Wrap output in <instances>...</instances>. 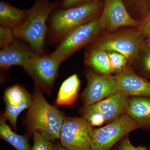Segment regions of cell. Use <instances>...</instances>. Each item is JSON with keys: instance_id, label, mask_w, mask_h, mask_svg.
I'll use <instances>...</instances> for the list:
<instances>
[{"instance_id": "1", "label": "cell", "mask_w": 150, "mask_h": 150, "mask_svg": "<svg viewBox=\"0 0 150 150\" xmlns=\"http://www.w3.org/2000/svg\"><path fill=\"white\" fill-rule=\"evenodd\" d=\"M62 1L35 0L33 6L28 9L24 22L13 30L15 37L27 42L37 54H44L45 39L48 30L46 23Z\"/></svg>"}, {"instance_id": "2", "label": "cell", "mask_w": 150, "mask_h": 150, "mask_svg": "<svg viewBox=\"0 0 150 150\" xmlns=\"http://www.w3.org/2000/svg\"><path fill=\"white\" fill-rule=\"evenodd\" d=\"M27 117L28 125L33 132H38L51 142L60 139L64 116L62 111L47 102L38 89L32 96Z\"/></svg>"}, {"instance_id": "3", "label": "cell", "mask_w": 150, "mask_h": 150, "mask_svg": "<svg viewBox=\"0 0 150 150\" xmlns=\"http://www.w3.org/2000/svg\"><path fill=\"white\" fill-rule=\"evenodd\" d=\"M103 4L104 0L71 8H56L50 16L49 35L51 42L61 41L71 30L99 16Z\"/></svg>"}, {"instance_id": "4", "label": "cell", "mask_w": 150, "mask_h": 150, "mask_svg": "<svg viewBox=\"0 0 150 150\" xmlns=\"http://www.w3.org/2000/svg\"><path fill=\"white\" fill-rule=\"evenodd\" d=\"M105 33L91 44L106 51L121 53L128 59L129 65L132 66L146 42L137 27Z\"/></svg>"}, {"instance_id": "5", "label": "cell", "mask_w": 150, "mask_h": 150, "mask_svg": "<svg viewBox=\"0 0 150 150\" xmlns=\"http://www.w3.org/2000/svg\"><path fill=\"white\" fill-rule=\"evenodd\" d=\"M100 16L67 33L60 41L56 50L51 54V56L61 64L81 48L92 43L102 32Z\"/></svg>"}, {"instance_id": "6", "label": "cell", "mask_w": 150, "mask_h": 150, "mask_svg": "<svg viewBox=\"0 0 150 150\" xmlns=\"http://www.w3.org/2000/svg\"><path fill=\"white\" fill-rule=\"evenodd\" d=\"M92 126L83 118L66 117L61 129V144L69 150H91Z\"/></svg>"}, {"instance_id": "7", "label": "cell", "mask_w": 150, "mask_h": 150, "mask_svg": "<svg viewBox=\"0 0 150 150\" xmlns=\"http://www.w3.org/2000/svg\"><path fill=\"white\" fill-rule=\"evenodd\" d=\"M138 128V123L125 113L106 126L94 129L91 150H110L118 141Z\"/></svg>"}, {"instance_id": "8", "label": "cell", "mask_w": 150, "mask_h": 150, "mask_svg": "<svg viewBox=\"0 0 150 150\" xmlns=\"http://www.w3.org/2000/svg\"><path fill=\"white\" fill-rule=\"evenodd\" d=\"M60 64L51 54H37L28 60L23 68L38 88L48 91L54 86Z\"/></svg>"}, {"instance_id": "9", "label": "cell", "mask_w": 150, "mask_h": 150, "mask_svg": "<svg viewBox=\"0 0 150 150\" xmlns=\"http://www.w3.org/2000/svg\"><path fill=\"white\" fill-rule=\"evenodd\" d=\"M85 76L87 85L81 95L84 106L95 104L119 92L115 76L112 74L89 70Z\"/></svg>"}, {"instance_id": "10", "label": "cell", "mask_w": 150, "mask_h": 150, "mask_svg": "<svg viewBox=\"0 0 150 150\" xmlns=\"http://www.w3.org/2000/svg\"><path fill=\"white\" fill-rule=\"evenodd\" d=\"M99 22L105 33L113 32L123 27H137L140 23L131 16L122 0H104Z\"/></svg>"}, {"instance_id": "11", "label": "cell", "mask_w": 150, "mask_h": 150, "mask_svg": "<svg viewBox=\"0 0 150 150\" xmlns=\"http://www.w3.org/2000/svg\"><path fill=\"white\" fill-rule=\"evenodd\" d=\"M119 91L129 96L150 97V81L137 74L130 65L116 73Z\"/></svg>"}, {"instance_id": "12", "label": "cell", "mask_w": 150, "mask_h": 150, "mask_svg": "<svg viewBox=\"0 0 150 150\" xmlns=\"http://www.w3.org/2000/svg\"><path fill=\"white\" fill-rule=\"evenodd\" d=\"M36 54L33 50L15 40L10 46L1 49L0 66L3 69H8L13 66L23 67L28 60Z\"/></svg>"}, {"instance_id": "13", "label": "cell", "mask_w": 150, "mask_h": 150, "mask_svg": "<svg viewBox=\"0 0 150 150\" xmlns=\"http://www.w3.org/2000/svg\"><path fill=\"white\" fill-rule=\"evenodd\" d=\"M129 97L119 91L93 105L104 116L106 123H110L126 113Z\"/></svg>"}, {"instance_id": "14", "label": "cell", "mask_w": 150, "mask_h": 150, "mask_svg": "<svg viewBox=\"0 0 150 150\" xmlns=\"http://www.w3.org/2000/svg\"><path fill=\"white\" fill-rule=\"evenodd\" d=\"M126 113L140 127L150 125V97L129 96Z\"/></svg>"}, {"instance_id": "15", "label": "cell", "mask_w": 150, "mask_h": 150, "mask_svg": "<svg viewBox=\"0 0 150 150\" xmlns=\"http://www.w3.org/2000/svg\"><path fill=\"white\" fill-rule=\"evenodd\" d=\"M85 64L98 74H112L107 51L92 44L86 51Z\"/></svg>"}, {"instance_id": "16", "label": "cell", "mask_w": 150, "mask_h": 150, "mask_svg": "<svg viewBox=\"0 0 150 150\" xmlns=\"http://www.w3.org/2000/svg\"><path fill=\"white\" fill-rule=\"evenodd\" d=\"M28 9L17 8L5 1H0V24L13 30L20 27L27 17Z\"/></svg>"}, {"instance_id": "17", "label": "cell", "mask_w": 150, "mask_h": 150, "mask_svg": "<svg viewBox=\"0 0 150 150\" xmlns=\"http://www.w3.org/2000/svg\"><path fill=\"white\" fill-rule=\"evenodd\" d=\"M80 81L76 74L64 81L60 87L56 104L72 107L76 101L80 86Z\"/></svg>"}, {"instance_id": "18", "label": "cell", "mask_w": 150, "mask_h": 150, "mask_svg": "<svg viewBox=\"0 0 150 150\" xmlns=\"http://www.w3.org/2000/svg\"><path fill=\"white\" fill-rule=\"evenodd\" d=\"M0 137L17 150H30L27 138L18 135L12 131L6 123V120L2 116L0 121Z\"/></svg>"}, {"instance_id": "19", "label": "cell", "mask_w": 150, "mask_h": 150, "mask_svg": "<svg viewBox=\"0 0 150 150\" xmlns=\"http://www.w3.org/2000/svg\"><path fill=\"white\" fill-rule=\"evenodd\" d=\"M131 16L142 21L150 13V0H122Z\"/></svg>"}, {"instance_id": "20", "label": "cell", "mask_w": 150, "mask_h": 150, "mask_svg": "<svg viewBox=\"0 0 150 150\" xmlns=\"http://www.w3.org/2000/svg\"><path fill=\"white\" fill-rule=\"evenodd\" d=\"M32 103V96L28 93L23 102L19 106L13 107L6 104L5 111L2 117L9 121L13 128L16 127L17 120L18 115L25 109L29 108Z\"/></svg>"}, {"instance_id": "21", "label": "cell", "mask_w": 150, "mask_h": 150, "mask_svg": "<svg viewBox=\"0 0 150 150\" xmlns=\"http://www.w3.org/2000/svg\"><path fill=\"white\" fill-rule=\"evenodd\" d=\"M133 65L143 76L150 79V42L146 41Z\"/></svg>"}, {"instance_id": "22", "label": "cell", "mask_w": 150, "mask_h": 150, "mask_svg": "<svg viewBox=\"0 0 150 150\" xmlns=\"http://www.w3.org/2000/svg\"><path fill=\"white\" fill-rule=\"evenodd\" d=\"M28 92L19 85H14L6 90L4 100L6 104L12 107H16L23 102Z\"/></svg>"}, {"instance_id": "23", "label": "cell", "mask_w": 150, "mask_h": 150, "mask_svg": "<svg viewBox=\"0 0 150 150\" xmlns=\"http://www.w3.org/2000/svg\"><path fill=\"white\" fill-rule=\"evenodd\" d=\"M82 118L93 126H99L106 123L104 116L93 104L84 106L82 109Z\"/></svg>"}, {"instance_id": "24", "label": "cell", "mask_w": 150, "mask_h": 150, "mask_svg": "<svg viewBox=\"0 0 150 150\" xmlns=\"http://www.w3.org/2000/svg\"><path fill=\"white\" fill-rule=\"evenodd\" d=\"M107 53L112 73L119 72L129 65L128 59L121 53L113 51H107Z\"/></svg>"}, {"instance_id": "25", "label": "cell", "mask_w": 150, "mask_h": 150, "mask_svg": "<svg viewBox=\"0 0 150 150\" xmlns=\"http://www.w3.org/2000/svg\"><path fill=\"white\" fill-rule=\"evenodd\" d=\"M33 144L30 150H54L52 142L47 140L38 132H33Z\"/></svg>"}, {"instance_id": "26", "label": "cell", "mask_w": 150, "mask_h": 150, "mask_svg": "<svg viewBox=\"0 0 150 150\" xmlns=\"http://www.w3.org/2000/svg\"><path fill=\"white\" fill-rule=\"evenodd\" d=\"M13 30L8 28L0 27V48H5L11 45L15 40Z\"/></svg>"}, {"instance_id": "27", "label": "cell", "mask_w": 150, "mask_h": 150, "mask_svg": "<svg viewBox=\"0 0 150 150\" xmlns=\"http://www.w3.org/2000/svg\"><path fill=\"white\" fill-rule=\"evenodd\" d=\"M137 29L146 42H150V13L145 18L137 27Z\"/></svg>"}, {"instance_id": "28", "label": "cell", "mask_w": 150, "mask_h": 150, "mask_svg": "<svg viewBox=\"0 0 150 150\" xmlns=\"http://www.w3.org/2000/svg\"><path fill=\"white\" fill-rule=\"evenodd\" d=\"M102 0H62L59 8H69Z\"/></svg>"}, {"instance_id": "29", "label": "cell", "mask_w": 150, "mask_h": 150, "mask_svg": "<svg viewBox=\"0 0 150 150\" xmlns=\"http://www.w3.org/2000/svg\"><path fill=\"white\" fill-rule=\"evenodd\" d=\"M115 150H149L144 146H134L129 141L128 135L123 138Z\"/></svg>"}, {"instance_id": "30", "label": "cell", "mask_w": 150, "mask_h": 150, "mask_svg": "<svg viewBox=\"0 0 150 150\" xmlns=\"http://www.w3.org/2000/svg\"><path fill=\"white\" fill-rule=\"evenodd\" d=\"M54 150H69L62 146L61 144H58L54 146Z\"/></svg>"}]
</instances>
